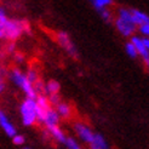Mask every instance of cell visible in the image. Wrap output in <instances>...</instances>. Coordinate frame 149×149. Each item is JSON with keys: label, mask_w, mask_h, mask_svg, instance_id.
<instances>
[{"label": "cell", "mask_w": 149, "mask_h": 149, "mask_svg": "<svg viewBox=\"0 0 149 149\" xmlns=\"http://www.w3.org/2000/svg\"><path fill=\"white\" fill-rule=\"evenodd\" d=\"M24 31H29L27 21L9 19L6 17L3 7H0V39L16 40Z\"/></svg>", "instance_id": "1"}, {"label": "cell", "mask_w": 149, "mask_h": 149, "mask_svg": "<svg viewBox=\"0 0 149 149\" xmlns=\"http://www.w3.org/2000/svg\"><path fill=\"white\" fill-rule=\"evenodd\" d=\"M12 80L16 83V85H18L22 90H23L27 95V98L29 100H36V97H38V95L35 93L34 88H33V85L29 83L28 79L26 78L24 74H22L18 69H13L12 70V75H11Z\"/></svg>", "instance_id": "2"}, {"label": "cell", "mask_w": 149, "mask_h": 149, "mask_svg": "<svg viewBox=\"0 0 149 149\" xmlns=\"http://www.w3.org/2000/svg\"><path fill=\"white\" fill-rule=\"evenodd\" d=\"M35 109H36V102L34 100L27 98L22 103L21 114H22V118H23V124L26 126H31L35 123V120H36Z\"/></svg>", "instance_id": "3"}, {"label": "cell", "mask_w": 149, "mask_h": 149, "mask_svg": "<svg viewBox=\"0 0 149 149\" xmlns=\"http://www.w3.org/2000/svg\"><path fill=\"white\" fill-rule=\"evenodd\" d=\"M57 40L59 42V45H61L62 47H64L69 55L77 57V49H75V46L73 45L70 38H69L68 34H67L65 32H59L57 34Z\"/></svg>", "instance_id": "4"}, {"label": "cell", "mask_w": 149, "mask_h": 149, "mask_svg": "<svg viewBox=\"0 0 149 149\" xmlns=\"http://www.w3.org/2000/svg\"><path fill=\"white\" fill-rule=\"evenodd\" d=\"M74 129H75L78 136L83 139L84 142H86V143L92 142L95 133L91 131V129L88 127V126H86L85 124H81V123H77L75 125H74Z\"/></svg>", "instance_id": "5"}, {"label": "cell", "mask_w": 149, "mask_h": 149, "mask_svg": "<svg viewBox=\"0 0 149 149\" xmlns=\"http://www.w3.org/2000/svg\"><path fill=\"white\" fill-rule=\"evenodd\" d=\"M115 26L118 28V31L120 32L123 35H125V36L132 35V33L136 31V26L133 24L132 22L124 21V19H120V18H118L115 21Z\"/></svg>", "instance_id": "6"}, {"label": "cell", "mask_w": 149, "mask_h": 149, "mask_svg": "<svg viewBox=\"0 0 149 149\" xmlns=\"http://www.w3.org/2000/svg\"><path fill=\"white\" fill-rule=\"evenodd\" d=\"M131 12V17H132V22L135 26H143V24H147L149 23V16L147 13H144L143 11H139V10H136V9H131L130 10Z\"/></svg>", "instance_id": "7"}, {"label": "cell", "mask_w": 149, "mask_h": 149, "mask_svg": "<svg viewBox=\"0 0 149 149\" xmlns=\"http://www.w3.org/2000/svg\"><path fill=\"white\" fill-rule=\"evenodd\" d=\"M131 42L133 44V46H135L137 54L142 56V58L144 59L146 62H149V52L147 51L144 44H143V40L138 38V36H132L131 39Z\"/></svg>", "instance_id": "8"}, {"label": "cell", "mask_w": 149, "mask_h": 149, "mask_svg": "<svg viewBox=\"0 0 149 149\" xmlns=\"http://www.w3.org/2000/svg\"><path fill=\"white\" fill-rule=\"evenodd\" d=\"M0 126L5 130L6 135H9L10 137H15L16 136V129L13 127V125L7 120V118L5 116V114L0 110Z\"/></svg>", "instance_id": "9"}, {"label": "cell", "mask_w": 149, "mask_h": 149, "mask_svg": "<svg viewBox=\"0 0 149 149\" xmlns=\"http://www.w3.org/2000/svg\"><path fill=\"white\" fill-rule=\"evenodd\" d=\"M59 121V115L56 110L54 109H49L46 111V114H45V119H44V123H45V125L47 126V127H51V126H57Z\"/></svg>", "instance_id": "10"}, {"label": "cell", "mask_w": 149, "mask_h": 149, "mask_svg": "<svg viewBox=\"0 0 149 149\" xmlns=\"http://www.w3.org/2000/svg\"><path fill=\"white\" fill-rule=\"evenodd\" d=\"M90 146H91V149H109L108 143L106 142L104 137L100 135V133H95L93 139L90 143Z\"/></svg>", "instance_id": "11"}, {"label": "cell", "mask_w": 149, "mask_h": 149, "mask_svg": "<svg viewBox=\"0 0 149 149\" xmlns=\"http://www.w3.org/2000/svg\"><path fill=\"white\" fill-rule=\"evenodd\" d=\"M49 129V131H50V133L52 136H54L58 142H62V143H64L65 142V136H64V133L62 132V130L58 127V126H51V127H47Z\"/></svg>", "instance_id": "12"}, {"label": "cell", "mask_w": 149, "mask_h": 149, "mask_svg": "<svg viewBox=\"0 0 149 149\" xmlns=\"http://www.w3.org/2000/svg\"><path fill=\"white\" fill-rule=\"evenodd\" d=\"M59 88H61V86H59V84L57 83L56 80H51L47 83V85L45 86V92L49 93L50 96L51 95H57Z\"/></svg>", "instance_id": "13"}, {"label": "cell", "mask_w": 149, "mask_h": 149, "mask_svg": "<svg viewBox=\"0 0 149 149\" xmlns=\"http://www.w3.org/2000/svg\"><path fill=\"white\" fill-rule=\"evenodd\" d=\"M57 113L63 118H69L72 114V109L67 103H59L57 106Z\"/></svg>", "instance_id": "14"}, {"label": "cell", "mask_w": 149, "mask_h": 149, "mask_svg": "<svg viewBox=\"0 0 149 149\" xmlns=\"http://www.w3.org/2000/svg\"><path fill=\"white\" fill-rule=\"evenodd\" d=\"M91 4L93 5V7H95V9L97 10L98 12H101L102 10L106 9L108 5L113 4V1H111V0H93Z\"/></svg>", "instance_id": "15"}, {"label": "cell", "mask_w": 149, "mask_h": 149, "mask_svg": "<svg viewBox=\"0 0 149 149\" xmlns=\"http://www.w3.org/2000/svg\"><path fill=\"white\" fill-rule=\"evenodd\" d=\"M26 78L28 79V81H29V83H31L32 85L39 80V79H38V73H36L34 69H29V70H28V74L26 75Z\"/></svg>", "instance_id": "16"}, {"label": "cell", "mask_w": 149, "mask_h": 149, "mask_svg": "<svg viewBox=\"0 0 149 149\" xmlns=\"http://www.w3.org/2000/svg\"><path fill=\"white\" fill-rule=\"evenodd\" d=\"M126 52H127V55L131 57V58H136L137 57V51H136V49H135V46H133V44L130 41V42H127L126 44Z\"/></svg>", "instance_id": "17"}, {"label": "cell", "mask_w": 149, "mask_h": 149, "mask_svg": "<svg viewBox=\"0 0 149 149\" xmlns=\"http://www.w3.org/2000/svg\"><path fill=\"white\" fill-rule=\"evenodd\" d=\"M33 88L35 93H41V92H45V85H44V83L41 80H38L36 83L33 84Z\"/></svg>", "instance_id": "18"}, {"label": "cell", "mask_w": 149, "mask_h": 149, "mask_svg": "<svg viewBox=\"0 0 149 149\" xmlns=\"http://www.w3.org/2000/svg\"><path fill=\"white\" fill-rule=\"evenodd\" d=\"M64 143H65V146H67L68 149H81V147L73 138H67Z\"/></svg>", "instance_id": "19"}, {"label": "cell", "mask_w": 149, "mask_h": 149, "mask_svg": "<svg viewBox=\"0 0 149 149\" xmlns=\"http://www.w3.org/2000/svg\"><path fill=\"white\" fill-rule=\"evenodd\" d=\"M49 103L50 104H55V106H58L59 103V96H58V93L57 95H51L50 97H49Z\"/></svg>", "instance_id": "20"}, {"label": "cell", "mask_w": 149, "mask_h": 149, "mask_svg": "<svg viewBox=\"0 0 149 149\" xmlns=\"http://www.w3.org/2000/svg\"><path fill=\"white\" fill-rule=\"evenodd\" d=\"M13 143L16 144V146L23 144V143H24V137H23V136H21V135H16V136L13 137Z\"/></svg>", "instance_id": "21"}, {"label": "cell", "mask_w": 149, "mask_h": 149, "mask_svg": "<svg viewBox=\"0 0 149 149\" xmlns=\"http://www.w3.org/2000/svg\"><path fill=\"white\" fill-rule=\"evenodd\" d=\"M100 13H101V16H102V18H103L104 21H109V19L111 18V15H110V12H109L107 9L102 10Z\"/></svg>", "instance_id": "22"}, {"label": "cell", "mask_w": 149, "mask_h": 149, "mask_svg": "<svg viewBox=\"0 0 149 149\" xmlns=\"http://www.w3.org/2000/svg\"><path fill=\"white\" fill-rule=\"evenodd\" d=\"M139 32L142 33L143 35H149V23L141 26V27H139Z\"/></svg>", "instance_id": "23"}, {"label": "cell", "mask_w": 149, "mask_h": 149, "mask_svg": "<svg viewBox=\"0 0 149 149\" xmlns=\"http://www.w3.org/2000/svg\"><path fill=\"white\" fill-rule=\"evenodd\" d=\"M15 61H16L17 63H22L24 61L23 55H22V54H16V55H15Z\"/></svg>", "instance_id": "24"}, {"label": "cell", "mask_w": 149, "mask_h": 149, "mask_svg": "<svg viewBox=\"0 0 149 149\" xmlns=\"http://www.w3.org/2000/svg\"><path fill=\"white\" fill-rule=\"evenodd\" d=\"M143 40V44H144V46L147 49V51L149 52V39H142Z\"/></svg>", "instance_id": "25"}, {"label": "cell", "mask_w": 149, "mask_h": 149, "mask_svg": "<svg viewBox=\"0 0 149 149\" xmlns=\"http://www.w3.org/2000/svg\"><path fill=\"white\" fill-rule=\"evenodd\" d=\"M7 50H9L10 52H12V51L15 50V44H10V45H9V47H7Z\"/></svg>", "instance_id": "26"}, {"label": "cell", "mask_w": 149, "mask_h": 149, "mask_svg": "<svg viewBox=\"0 0 149 149\" xmlns=\"http://www.w3.org/2000/svg\"><path fill=\"white\" fill-rule=\"evenodd\" d=\"M4 87H5V85H4V83H0V92H1V91L4 90Z\"/></svg>", "instance_id": "27"}, {"label": "cell", "mask_w": 149, "mask_h": 149, "mask_svg": "<svg viewBox=\"0 0 149 149\" xmlns=\"http://www.w3.org/2000/svg\"><path fill=\"white\" fill-rule=\"evenodd\" d=\"M23 149H29V148H23Z\"/></svg>", "instance_id": "28"}, {"label": "cell", "mask_w": 149, "mask_h": 149, "mask_svg": "<svg viewBox=\"0 0 149 149\" xmlns=\"http://www.w3.org/2000/svg\"><path fill=\"white\" fill-rule=\"evenodd\" d=\"M147 64H148V65H149V62H147Z\"/></svg>", "instance_id": "29"}]
</instances>
